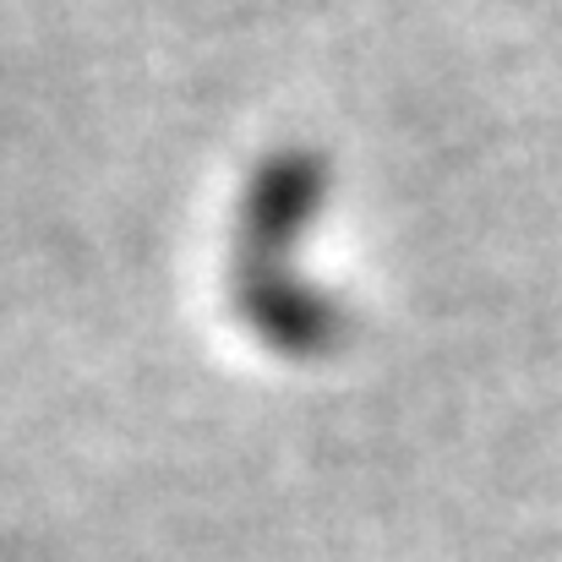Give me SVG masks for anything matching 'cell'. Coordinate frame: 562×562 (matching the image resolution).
I'll use <instances>...</instances> for the list:
<instances>
[{
    "mask_svg": "<svg viewBox=\"0 0 562 562\" xmlns=\"http://www.w3.org/2000/svg\"><path fill=\"white\" fill-rule=\"evenodd\" d=\"M317 191H323V165L306 148H284L257 170V181L246 187V202H240L235 301H240L246 323L268 345H284V350H312L339 328L328 295H317L301 279L279 273V257L301 235Z\"/></svg>",
    "mask_w": 562,
    "mask_h": 562,
    "instance_id": "6da1fadb",
    "label": "cell"
}]
</instances>
